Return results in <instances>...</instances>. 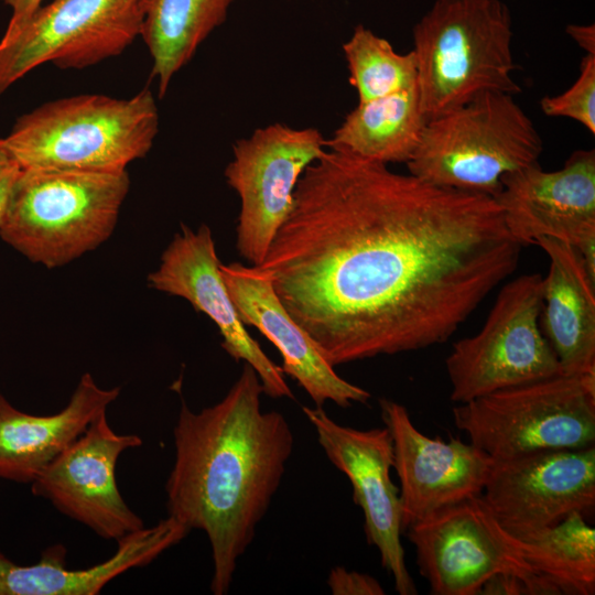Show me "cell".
<instances>
[{
	"mask_svg": "<svg viewBox=\"0 0 595 595\" xmlns=\"http://www.w3.org/2000/svg\"><path fill=\"white\" fill-rule=\"evenodd\" d=\"M521 249L494 197L327 148L257 268L335 367L445 343Z\"/></svg>",
	"mask_w": 595,
	"mask_h": 595,
	"instance_id": "obj_1",
	"label": "cell"
},
{
	"mask_svg": "<svg viewBox=\"0 0 595 595\" xmlns=\"http://www.w3.org/2000/svg\"><path fill=\"white\" fill-rule=\"evenodd\" d=\"M262 393L258 374L245 363L219 402L195 412L182 399L173 430L167 516L206 534L215 595L229 592L293 451L289 422L278 411L261 410Z\"/></svg>",
	"mask_w": 595,
	"mask_h": 595,
	"instance_id": "obj_2",
	"label": "cell"
},
{
	"mask_svg": "<svg viewBox=\"0 0 595 595\" xmlns=\"http://www.w3.org/2000/svg\"><path fill=\"white\" fill-rule=\"evenodd\" d=\"M512 23L501 0H435L412 37L426 120L488 91L517 95Z\"/></svg>",
	"mask_w": 595,
	"mask_h": 595,
	"instance_id": "obj_3",
	"label": "cell"
},
{
	"mask_svg": "<svg viewBox=\"0 0 595 595\" xmlns=\"http://www.w3.org/2000/svg\"><path fill=\"white\" fill-rule=\"evenodd\" d=\"M159 132L153 93L129 98L80 94L17 119L7 137L22 167L118 172L144 158Z\"/></svg>",
	"mask_w": 595,
	"mask_h": 595,
	"instance_id": "obj_4",
	"label": "cell"
},
{
	"mask_svg": "<svg viewBox=\"0 0 595 595\" xmlns=\"http://www.w3.org/2000/svg\"><path fill=\"white\" fill-rule=\"evenodd\" d=\"M129 187L127 170L23 167L0 236L32 262L66 264L109 238Z\"/></svg>",
	"mask_w": 595,
	"mask_h": 595,
	"instance_id": "obj_5",
	"label": "cell"
},
{
	"mask_svg": "<svg viewBox=\"0 0 595 595\" xmlns=\"http://www.w3.org/2000/svg\"><path fill=\"white\" fill-rule=\"evenodd\" d=\"M542 149L513 96L488 91L429 120L407 166L430 184L495 197L501 178L539 162Z\"/></svg>",
	"mask_w": 595,
	"mask_h": 595,
	"instance_id": "obj_6",
	"label": "cell"
},
{
	"mask_svg": "<svg viewBox=\"0 0 595 595\" xmlns=\"http://www.w3.org/2000/svg\"><path fill=\"white\" fill-rule=\"evenodd\" d=\"M455 426L494 459L595 443V374H559L452 409Z\"/></svg>",
	"mask_w": 595,
	"mask_h": 595,
	"instance_id": "obj_7",
	"label": "cell"
},
{
	"mask_svg": "<svg viewBox=\"0 0 595 595\" xmlns=\"http://www.w3.org/2000/svg\"><path fill=\"white\" fill-rule=\"evenodd\" d=\"M542 290L539 273L507 282L478 333L453 344L445 359L453 402L562 374L540 326Z\"/></svg>",
	"mask_w": 595,
	"mask_h": 595,
	"instance_id": "obj_8",
	"label": "cell"
},
{
	"mask_svg": "<svg viewBox=\"0 0 595 595\" xmlns=\"http://www.w3.org/2000/svg\"><path fill=\"white\" fill-rule=\"evenodd\" d=\"M145 0H53L13 35L0 39V98L51 63L83 69L120 55L141 36Z\"/></svg>",
	"mask_w": 595,
	"mask_h": 595,
	"instance_id": "obj_9",
	"label": "cell"
},
{
	"mask_svg": "<svg viewBox=\"0 0 595 595\" xmlns=\"http://www.w3.org/2000/svg\"><path fill=\"white\" fill-rule=\"evenodd\" d=\"M326 149L318 129L279 122L234 143L224 175L240 199L236 248L253 267L263 261L290 213L302 173Z\"/></svg>",
	"mask_w": 595,
	"mask_h": 595,
	"instance_id": "obj_10",
	"label": "cell"
},
{
	"mask_svg": "<svg viewBox=\"0 0 595 595\" xmlns=\"http://www.w3.org/2000/svg\"><path fill=\"white\" fill-rule=\"evenodd\" d=\"M498 523L529 539L571 513L595 508V447L556 448L494 459L480 495Z\"/></svg>",
	"mask_w": 595,
	"mask_h": 595,
	"instance_id": "obj_11",
	"label": "cell"
},
{
	"mask_svg": "<svg viewBox=\"0 0 595 595\" xmlns=\"http://www.w3.org/2000/svg\"><path fill=\"white\" fill-rule=\"evenodd\" d=\"M404 533L434 595H479L495 574L530 577L536 573L517 539L498 523L480 496L439 510Z\"/></svg>",
	"mask_w": 595,
	"mask_h": 595,
	"instance_id": "obj_12",
	"label": "cell"
},
{
	"mask_svg": "<svg viewBox=\"0 0 595 595\" xmlns=\"http://www.w3.org/2000/svg\"><path fill=\"white\" fill-rule=\"evenodd\" d=\"M141 445L139 435L116 432L102 412L36 476L32 493L100 538L117 542L144 527L116 482L121 454Z\"/></svg>",
	"mask_w": 595,
	"mask_h": 595,
	"instance_id": "obj_13",
	"label": "cell"
},
{
	"mask_svg": "<svg viewBox=\"0 0 595 595\" xmlns=\"http://www.w3.org/2000/svg\"><path fill=\"white\" fill-rule=\"evenodd\" d=\"M522 246L550 237L573 246L595 275V151H574L556 171L539 162L506 174L495 195Z\"/></svg>",
	"mask_w": 595,
	"mask_h": 595,
	"instance_id": "obj_14",
	"label": "cell"
},
{
	"mask_svg": "<svg viewBox=\"0 0 595 595\" xmlns=\"http://www.w3.org/2000/svg\"><path fill=\"white\" fill-rule=\"evenodd\" d=\"M329 462L349 479L354 502L363 510L367 542L380 555L400 595H415L401 543L402 513L393 484V447L389 430H357L335 422L323 407L302 408Z\"/></svg>",
	"mask_w": 595,
	"mask_h": 595,
	"instance_id": "obj_15",
	"label": "cell"
},
{
	"mask_svg": "<svg viewBox=\"0 0 595 595\" xmlns=\"http://www.w3.org/2000/svg\"><path fill=\"white\" fill-rule=\"evenodd\" d=\"M379 405L392 439L402 532L439 510L482 495L494 458L470 442L426 436L407 408L393 400L381 398Z\"/></svg>",
	"mask_w": 595,
	"mask_h": 595,
	"instance_id": "obj_16",
	"label": "cell"
},
{
	"mask_svg": "<svg viewBox=\"0 0 595 595\" xmlns=\"http://www.w3.org/2000/svg\"><path fill=\"white\" fill-rule=\"evenodd\" d=\"M212 230L201 225L193 230L182 225L164 250L159 268L149 274L151 288L188 301L206 314L223 336L221 347L236 361L244 360L258 374L263 393L293 398L277 366L245 328L219 270Z\"/></svg>",
	"mask_w": 595,
	"mask_h": 595,
	"instance_id": "obj_17",
	"label": "cell"
},
{
	"mask_svg": "<svg viewBox=\"0 0 595 595\" xmlns=\"http://www.w3.org/2000/svg\"><path fill=\"white\" fill-rule=\"evenodd\" d=\"M219 270L245 326L256 327L278 348L282 372L293 378L316 407L327 401L342 408L368 402L371 394L336 374L284 309L266 274L239 262H220Z\"/></svg>",
	"mask_w": 595,
	"mask_h": 595,
	"instance_id": "obj_18",
	"label": "cell"
},
{
	"mask_svg": "<svg viewBox=\"0 0 595 595\" xmlns=\"http://www.w3.org/2000/svg\"><path fill=\"white\" fill-rule=\"evenodd\" d=\"M188 532L167 516L117 541L116 552L106 561L79 570L66 567L62 545L47 548L31 565L17 564L0 551V595H96L117 576L150 564Z\"/></svg>",
	"mask_w": 595,
	"mask_h": 595,
	"instance_id": "obj_19",
	"label": "cell"
},
{
	"mask_svg": "<svg viewBox=\"0 0 595 595\" xmlns=\"http://www.w3.org/2000/svg\"><path fill=\"white\" fill-rule=\"evenodd\" d=\"M119 394V387L101 388L88 372L54 414L20 411L0 394V478L31 484Z\"/></svg>",
	"mask_w": 595,
	"mask_h": 595,
	"instance_id": "obj_20",
	"label": "cell"
},
{
	"mask_svg": "<svg viewBox=\"0 0 595 595\" xmlns=\"http://www.w3.org/2000/svg\"><path fill=\"white\" fill-rule=\"evenodd\" d=\"M549 257L540 326L562 374H595V275L571 245L550 237L536 241Z\"/></svg>",
	"mask_w": 595,
	"mask_h": 595,
	"instance_id": "obj_21",
	"label": "cell"
},
{
	"mask_svg": "<svg viewBox=\"0 0 595 595\" xmlns=\"http://www.w3.org/2000/svg\"><path fill=\"white\" fill-rule=\"evenodd\" d=\"M428 120L418 85L358 105L326 139L329 149L383 164L408 163Z\"/></svg>",
	"mask_w": 595,
	"mask_h": 595,
	"instance_id": "obj_22",
	"label": "cell"
},
{
	"mask_svg": "<svg viewBox=\"0 0 595 595\" xmlns=\"http://www.w3.org/2000/svg\"><path fill=\"white\" fill-rule=\"evenodd\" d=\"M237 0H145L141 37L162 98L174 76L227 19Z\"/></svg>",
	"mask_w": 595,
	"mask_h": 595,
	"instance_id": "obj_23",
	"label": "cell"
},
{
	"mask_svg": "<svg viewBox=\"0 0 595 595\" xmlns=\"http://www.w3.org/2000/svg\"><path fill=\"white\" fill-rule=\"evenodd\" d=\"M517 543L533 572L552 580L562 594L595 593V530L581 513Z\"/></svg>",
	"mask_w": 595,
	"mask_h": 595,
	"instance_id": "obj_24",
	"label": "cell"
},
{
	"mask_svg": "<svg viewBox=\"0 0 595 595\" xmlns=\"http://www.w3.org/2000/svg\"><path fill=\"white\" fill-rule=\"evenodd\" d=\"M349 83L358 102L403 90L416 84V60L412 50L398 53L390 42L363 24L343 44Z\"/></svg>",
	"mask_w": 595,
	"mask_h": 595,
	"instance_id": "obj_25",
	"label": "cell"
},
{
	"mask_svg": "<svg viewBox=\"0 0 595 595\" xmlns=\"http://www.w3.org/2000/svg\"><path fill=\"white\" fill-rule=\"evenodd\" d=\"M542 112L549 117H564L577 121L595 133V54H586L575 82L555 96L540 101Z\"/></svg>",
	"mask_w": 595,
	"mask_h": 595,
	"instance_id": "obj_26",
	"label": "cell"
},
{
	"mask_svg": "<svg viewBox=\"0 0 595 595\" xmlns=\"http://www.w3.org/2000/svg\"><path fill=\"white\" fill-rule=\"evenodd\" d=\"M327 585L334 595H383L381 584L371 575L348 571L343 566L332 569Z\"/></svg>",
	"mask_w": 595,
	"mask_h": 595,
	"instance_id": "obj_27",
	"label": "cell"
},
{
	"mask_svg": "<svg viewBox=\"0 0 595 595\" xmlns=\"http://www.w3.org/2000/svg\"><path fill=\"white\" fill-rule=\"evenodd\" d=\"M22 169L6 139L0 138V221Z\"/></svg>",
	"mask_w": 595,
	"mask_h": 595,
	"instance_id": "obj_28",
	"label": "cell"
},
{
	"mask_svg": "<svg viewBox=\"0 0 595 595\" xmlns=\"http://www.w3.org/2000/svg\"><path fill=\"white\" fill-rule=\"evenodd\" d=\"M43 0H3L11 9V17L2 39L13 35L42 6Z\"/></svg>",
	"mask_w": 595,
	"mask_h": 595,
	"instance_id": "obj_29",
	"label": "cell"
},
{
	"mask_svg": "<svg viewBox=\"0 0 595 595\" xmlns=\"http://www.w3.org/2000/svg\"><path fill=\"white\" fill-rule=\"evenodd\" d=\"M566 33L585 50L586 54H595V26L594 24H569Z\"/></svg>",
	"mask_w": 595,
	"mask_h": 595,
	"instance_id": "obj_30",
	"label": "cell"
}]
</instances>
